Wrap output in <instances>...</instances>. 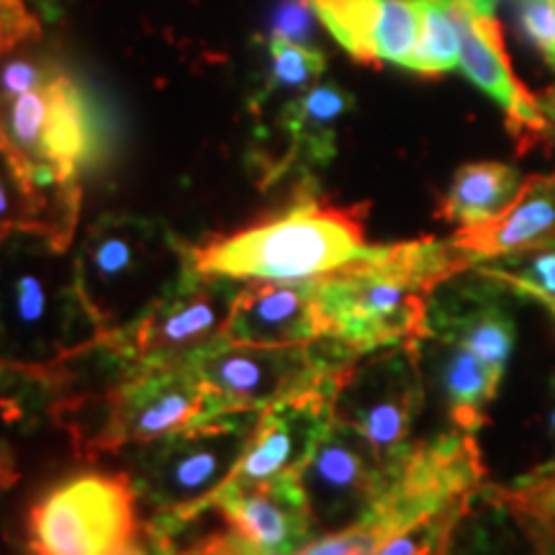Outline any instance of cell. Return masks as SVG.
<instances>
[{
    "instance_id": "1",
    "label": "cell",
    "mask_w": 555,
    "mask_h": 555,
    "mask_svg": "<svg viewBox=\"0 0 555 555\" xmlns=\"http://www.w3.org/2000/svg\"><path fill=\"white\" fill-rule=\"evenodd\" d=\"M476 262L453 240L365 245L352 260L309 281L322 337L356 356L427 339L429 298Z\"/></svg>"
},
{
    "instance_id": "2",
    "label": "cell",
    "mask_w": 555,
    "mask_h": 555,
    "mask_svg": "<svg viewBox=\"0 0 555 555\" xmlns=\"http://www.w3.org/2000/svg\"><path fill=\"white\" fill-rule=\"evenodd\" d=\"M103 335L82 298L73 245L39 229L0 234V360L57 371Z\"/></svg>"
},
{
    "instance_id": "3",
    "label": "cell",
    "mask_w": 555,
    "mask_h": 555,
    "mask_svg": "<svg viewBox=\"0 0 555 555\" xmlns=\"http://www.w3.org/2000/svg\"><path fill=\"white\" fill-rule=\"evenodd\" d=\"M106 380L101 388H80L65 371V397L54 425L73 440L82 461L142 448L198 425L206 416L208 393L191 360L178 363L116 365L90 347Z\"/></svg>"
},
{
    "instance_id": "4",
    "label": "cell",
    "mask_w": 555,
    "mask_h": 555,
    "mask_svg": "<svg viewBox=\"0 0 555 555\" xmlns=\"http://www.w3.org/2000/svg\"><path fill=\"white\" fill-rule=\"evenodd\" d=\"M367 204L337 206L301 191L283 211L189 247L191 266L232 281L307 283L365 247Z\"/></svg>"
},
{
    "instance_id": "5",
    "label": "cell",
    "mask_w": 555,
    "mask_h": 555,
    "mask_svg": "<svg viewBox=\"0 0 555 555\" xmlns=\"http://www.w3.org/2000/svg\"><path fill=\"white\" fill-rule=\"evenodd\" d=\"M260 412L206 416L183 433L137 448L131 481L155 509L147 522L150 551L165 553L180 532L208 509L224 489L253 440Z\"/></svg>"
},
{
    "instance_id": "6",
    "label": "cell",
    "mask_w": 555,
    "mask_h": 555,
    "mask_svg": "<svg viewBox=\"0 0 555 555\" xmlns=\"http://www.w3.org/2000/svg\"><path fill=\"white\" fill-rule=\"evenodd\" d=\"M189 247L163 221L106 214L75 247V268L86 304L103 332L137 319L189 270Z\"/></svg>"
},
{
    "instance_id": "7",
    "label": "cell",
    "mask_w": 555,
    "mask_h": 555,
    "mask_svg": "<svg viewBox=\"0 0 555 555\" xmlns=\"http://www.w3.org/2000/svg\"><path fill=\"white\" fill-rule=\"evenodd\" d=\"M129 474L67 476L34 499L24 517L29 555H144Z\"/></svg>"
},
{
    "instance_id": "8",
    "label": "cell",
    "mask_w": 555,
    "mask_h": 555,
    "mask_svg": "<svg viewBox=\"0 0 555 555\" xmlns=\"http://www.w3.org/2000/svg\"><path fill=\"white\" fill-rule=\"evenodd\" d=\"M356 352L330 337L307 345L258 347L217 339L191 358L208 393L206 416L262 412L307 388L339 384L356 363ZM204 416V420H206Z\"/></svg>"
},
{
    "instance_id": "9",
    "label": "cell",
    "mask_w": 555,
    "mask_h": 555,
    "mask_svg": "<svg viewBox=\"0 0 555 555\" xmlns=\"http://www.w3.org/2000/svg\"><path fill=\"white\" fill-rule=\"evenodd\" d=\"M245 283L204 275L191 266L168 294L137 319L95 343L108 363H178L221 339L234 298Z\"/></svg>"
},
{
    "instance_id": "10",
    "label": "cell",
    "mask_w": 555,
    "mask_h": 555,
    "mask_svg": "<svg viewBox=\"0 0 555 555\" xmlns=\"http://www.w3.org/2000/svg\"><path fill=\"white\" fill-rule=\"evenodd\" d=\"M486 468L476 435L453 427L429 440L409 442L384 466V486L365 512L386 540L481 489Z\"/></svg>"
},
{
    "instance_id": "11",
    "label": "cell",
    "mask_w": 555,
    "mask_h": 555,
    "mask_svg": "<svg viewBox=\"0 0 555 555\" xmlns=\"http://www.w3.org/2000/svg\"><path fill=\"white\" fill-rule=\"evenodd\" d=\"M422 406V345H397L360 356L347 367L335 397V420L358 429L386 466L412 442Z\"/></svg>"
},
{
    "instance_id": "12",
    "label": "cell",
    "mask_w": 555,
    "mask_h": 555,
    "mask_svg": "<svg viewBox=\"0 0 555 555\" xmlns=\"http://www.w3.org/2000/svg\"><path fill=\"white\" fill-rule=\"evenodd\" d=\"M437 3L453 21L457 52H461L457 67L478 90L502 106L519 155L545 144V116L535 95L512 69L491 0H437Z\"/></svg>"
},
{
    "instance_id": "13",
    "label": "cell",
    "mask_w": 555,
    "mask_h": 555,
    "mask_svg": "<svg viewBox=\"0 0 555 555\" xmlns=\"http://www.w3.org/2000/svg\"><path fill=\"white\" fill-rule=\"evenodd\" d=\"M298 478L314 527L332 532L371 509L384 486V463L358 429L335 420Z\"/></svg>"
},
{
    "instance_id": "14",
    "label": "cell",
    "mask_w": 555,
    "mask_h": 555,
    "mask_svg": "<svg viewBox=\"0 0 555 555\" xmlns=\"http://www.w3.org/2000/svg\"><path fill=\"white\" fill-rule=\"evenodd\" d=\"M339 384L291 393L260 412L253 440L227 486H255L298 476L335 422Z\"/></svg>"
},
{
    "instance_id": "15",
    "label": "cell",
    "mask_w": 555,
    "mask_h": 555,
    "mask_svg": "<svg viewBox=\"0 0 555 555\" xmlns=\"http://www.w3.org/2000/svg\"><path fill=\"white\" fill-rule=\"evenodd\" d=\"M506 291L504 283L476 268L450 278L429 298L427 337L466 347L504 376L517 339Z\"/></svg>"
},
{
    "instance_id": "16",
    "label": "cell",
    "mask_w": 555,
    "mask_h": 555,
    "mask_svg": "<svg viewBox=\"0 0 555 555\" xmlns=\"http://www.w3.org/2000/svg\"><path fill=\"white\" fill-rule=\"evenodd\" d=\"M214 509L253 551L296 555L314 532V519L298 476L255 486H224L214 496Z\"/></svg>"
},
{
    "instance_id": "17",
    "label": "cell",
    "mask_w": 555,
    "mask_h": 555,
    "mask_svg": "<svg viewBox=\"0 0 555 555\" xmlns=\"http://www.w3.org/2000/svg\"><path fill=\"white\" fill-rule=\"evenodd\" d=\"M314 16L363 65L406 67L420 37L416 0H309Z\"/></svg>"
},
{
    "instance_id": "18",
    "label": "cell",
    "mask_w": 555,
    "mask_h": 555,
    "mask_svg": "<svg viewBox=\"0 0 555 555\" xmlns=\"http://www.w3.org/2000/svg\"><path fill=\"white\" fill-rule=\"evenodd\" d=\"M322 337L319 317L307 283L249 281L240 288L221 330L229 345L283 347L307 345Z\"/></svg>"
},
{
    "instance_id": "19",
    "label": "cell",
    "mask_w": 555,
    "mask_h": 555,
    "mask_svg": "<svg viewBox=\"0 0 555 555\" xmlns=\"http://www.w3.org/2000/svg\"><path fill=\"white\" fill-rule=\"evenodd\" d=\"M455 247L483 262L555 242V172L525 178L517 198L496 219L455 232Z\"/></svg>"
},
{
    "instance_id": "20",
    "label": "cell",
    "mask_w": 555,
    "mask_h": 555,
    "mask_svg": "<svg viewBox=\"0 0 555 555\" xmlns=\"http://www.w3.org/2000/svg\"><path fill=\"white\" fill-rule=\"evenodd\" d=\"M356 106L352 93L339 88L337 82H317L309 93L288 103L278 114L283 137H286V155L275 165L270 178H278L286 170L324 168L337 155L339 121Z\"/></svg>"
},
{
    "instance_id": "21",
    "label": "cell",
    "mask_w": 555,
    "mask_h": 555,
    "mask_svg": "<svg viewBox=\"0 0 555 555\" xmlns=\"http://www.w3.org/2000/svg\"><path fill=\"white\" fill-rule=\"evenodd\" d=\"M435 345L433 378L453 427L476 435L489 425V406L496 399L502 373L455 343L427 337Z\"/></svg>"
},
{
    "instance_id": "22",
    "label": "cell",
    "mask_w": 555,
    "mask_h": 555,
    "mask_svg": "<svg viewBox=\"0 0 555 555\" xmlns=\"http://www.w3.org/2000/svg\"><path fill=\"white\" fill-rule=\"evenodd\" d=\"M65 380V365L37 371L0 360V448L16 453V442L29 440L47 422L54 425Z\"/></svg>"
},
{
    "instance_id": "23",
    "label": "cell",
    "mask_w": 555,
    "mask_h": 555,
    "mask_svg": "<svg viewBox=\"0 0 555 555\" xmlns=\"http://www.w3.org/2000/svg\"><path fill=\"white\" fill-rule=\"evenodd\" d=\"M522 183V172L515 165L468 163L455 170L448 191L437 201L435 217L461 229L483 224L506 211Z\"/></svg>"
},
{
    "instance_id": "24",
    "label": "cell",
    "mask_w": 555,
    "mask_h": 555,
    "mask_svg": "<svg viewBox=\"0 0 555 555\" xmlns=\"http://www.w3.org/2000/svg\"><path fill=\"white\" fill-rule=\"evenodd\" d=\"M75 227H78V214L34 191L0 144V234L13 229H39L65 245H73Z\"/></svg>"
},
{
    "instance_id": "25",
    "label": "cell",
    "mask_w": 555,
    "mask_h": 555,
    "mask_svg": "<svg viewBox=\"0 0 555 555\" xmlns=\"http://www.w3.org/2000/svg\"><path fill=\"white\" fill-rule=\"evenodd\" d=\"M324 73V54L317 47L296 44V41L270 37L268 41V73L258 99L253 101L255 114L281 101L283 108L301 99L317 86ZM281 108V111H283Z\"/></svg>"
},
{
    "instance_id": "26",
    "label": "cell",
    "mask_w": 555,
    "mask_h": 555,
    "mask_svg": "<svg viewBox=\"0 0 555 555\" xmlns=\"http://www.w3.org/2000/svg\"><path fill=\"white\" fill-rule=\"evenodd\" d=\"M478 273L504 283L515 294L530 296L555 317V242L504 258L483 260L474 266Z\"/></svg>"
},
{
    "instance_id": "27",
    "label": "cell",
    "mask_w": 555,
    "mask_h": 555,
    "mask_svg": "<svg viewBox=\"0 0 555 555\" xmlns=\"http://www.w3.org/2000/svg\"><path fill=\"white\" fill-rule=\"evenodd\" d=\"M489 489L525 525L535 527V530H553L555 527V455L527 470L515 483L489 486Z\"/></svg>"
},
{
    "instance_id": "28",
    "label": "cell",
    "mask_w": 555,
    "mask_h": 555,
    "mask_svg": "<svg viewBox=\"0 0 555 555\" xmlns=\"http://www.w3.org/2000/svg\"><path fill=\"white\" fill-rule=\"evenodd\" d=\"M416 5H420V37L406 67L429 78L450 73L461 62L453 21L437 0H416Z\"/></svg>"
},
{
    "instance_id": "29",
    "label": "cell",
    "mask_w": 555,
    "mask_h": 555,
    "mask_svg": "<svg viewBox=\"0 0 555 555\" xmlns=\"http://www.w3.org/2000/svg\"><path fill=\"white\" fill-rule=\"evenodd\" d=\"M474 494L457 499V502L448 504L446 509L435 512V515L406 527L404 532L386 540V543L378 547L376 555H448L450 543H453L455 535V527L468 512L470 502H474Z\"/></svg>"
},
{
    "instance_id": "30",
    "label": "cell",
    "mask_w": 555,
    "mask_h": 555,
    "mask_svg": "<svg viewBox=\"0 0 555 555\" xmlns=\"http://www.w3.org/2000/svg\"><path fill=\"white\" fill-rule=\"evenodd\" d=\"M386 538L365 519L347 525L343 530L324 532L322 538L311 540L296 555H376Z\"/></svg>"
},
{
    "instance_id": "31",
    "label": "cell",
    "mask_w": 555,
    "mask_h": 555,
    "mask_svg": "<svg viewBox=\"0 0 555 555\" xmlns=\"http://www.w3.org/2000/svg\"><path fill=\"white\" fill-rule=\"evenodd\" d=\"M517 26L555 73V0H517Z\"/></svg>"
},
{
    "instance_id": "32",
    "label": "cell",
    "mask_w": 555,
    "mask_h": 555,
    "mask_svg": "<svg viewBox=\"0 0 555 555\" xmlns=\"http://www.w3.org/2000/svg\"><path fill=\"white\" fill-rule=\"evenodd\" d=\"M314 11H311L309 0H283L278 5L273 24L270 29L273 34L270 37H281L288 41H296V44L311 47V39H314Z\"/></svg>"
},
{
    "instance_id": "33",
    "label": "cell",
    "mask_w": 555,
    "mask_h": 555,
    "mask_svg": "<svg viewBox=\"0 0 555 555\" xmlns=\"http://www.w3.org/2000/svg\"><path fill=\"white\" fill-rule=\"evenodd\" d=\"M41 37V21L24 0H0V54L21 41Z\"/></svg>"
},
{
    "instance_id": "34",
    "label": "cell",
    "mask_w": 555,
    "mask_h": 555,
    "mask_svg": "<svg viewBox=\"0 0 555 555\" xmlns=\"http://www.w3.org/2000/svg\"><path fill=\"white\" fill-rule=\"evenodd\" d=\"M165 555H253V547H249L237 532L227 527V530L221 532H206V535L191 540V543L180 547H170Z\"/></svg>"
},
{
    "instance_id": "35",
    "label": "cell",
    "mask_w": 555,
    "mask_h": 555,
    "mask_svg": "<svg viewBox=\"0 0 555 555\" xmlns=\"http://www.w3.org/2000/svg\"><path fill=\"white\" fill-rule=\"evenodd\" d=\"M24 3L29 5V11L41 21V24H52V21L60 18L62 5H65L67 0H24Z\"/></svg>"
},
{
    "instance_id": "36",
    "label": "cell",
    "mask_w": 555,
    "mask_h": 555,
    "mask_svg": "<svg viewBox=\"0 0 555 555\" xmlns=\"http://www.w3.org/2000/svg\"><path fill=\"white\" fill-rule=\"evenodd\" d=\"M16 461H18L16 453H9V450L0 448V491L11 489V486L21 478Z\"/></svg>"
},
{
    "instance_id": "37",
    "label": "cell",
    "mask_w": 555,
    "mask_h": 555,
    "mask_svg": "<svg viewBox=\"0 0 555 555\" xmlns=\"http://www.w3.org/2000/svg\"><path fill=\"white\" fill-rule=\"evenodd\" d=\"M540 111L545 116V144H555V86L545 90L538 99Z\"/></svg>"
},
{
    "instance_id": "38",
    "label": "cell",
    "mask_w": 555,
    "mask_h": 555,
    "mask_svg": "<svg viewBox=\"0 0 555 555\" xmlns=\"http://www.w3.org/2000/svg\"><path fill=\"white\" fill-rule=\"evenodd\" d=\"M543 425H545L547 442H551V446H553V453L551 455H555V373H553V378H551V391H547V406H545V412H543Z\"/></svg>"
},
{
    "instance_id": "39",
    "label": "cell",
    "mask_w": 555,
    "mask_h": 555,
    "mask_svg": "<svg viewBox=\"0 0 555 555\" xmlns=\"http://www.w3.org/2000/svg\"><path fill=\"white\" fill-rule=\"evenodd\" d=\"M530 530L535 532V538H538L535 555H555V535H551V532H540V530H535V527H530Z\"/></svg>"
},
{
    "instance_id": "40",
    "label": "cell",
    "mask_w": 555,
    "mask_h": 555,
    "mask_svg": "<svg viewBox=\"0 0 555 555\" xmlns=\"http://www.w3.org/2000/svg\"><path fill=\"white\" fill-rule=\"evenodd\" d=\"M253 555H291V553H283V551H253Z\"/></svg>"
},
{
    "instance_id": "41",
    "label": "cell",
    "mask_w": 555,
    "mask_h": 555,
    "mask_svg": "<svg viewBox=\"0 0 555 555\" xmlns=\"http://www.w3.org/2000/svg\"><path fill=\"white\" fill-rule=\"evenodd\" d=\"M540 532H551V535H555V527H553V530H540Z\"/></svg>"
},
{
    "instance_id": "42",
    "label": "cell",
    "mask_w": 555,
    "mask_h": 555,
    "mask_svg": "<svg viewBox=\"0 0 555 555\" xmlns=\"http://www.w3.org/2000/svg\"><path fill=\"white\" fill-rule=\"evenodd\" d=\"M144 555H152V551H150V547H147V551H144Z\"/></svg>"
}]
</instances>
